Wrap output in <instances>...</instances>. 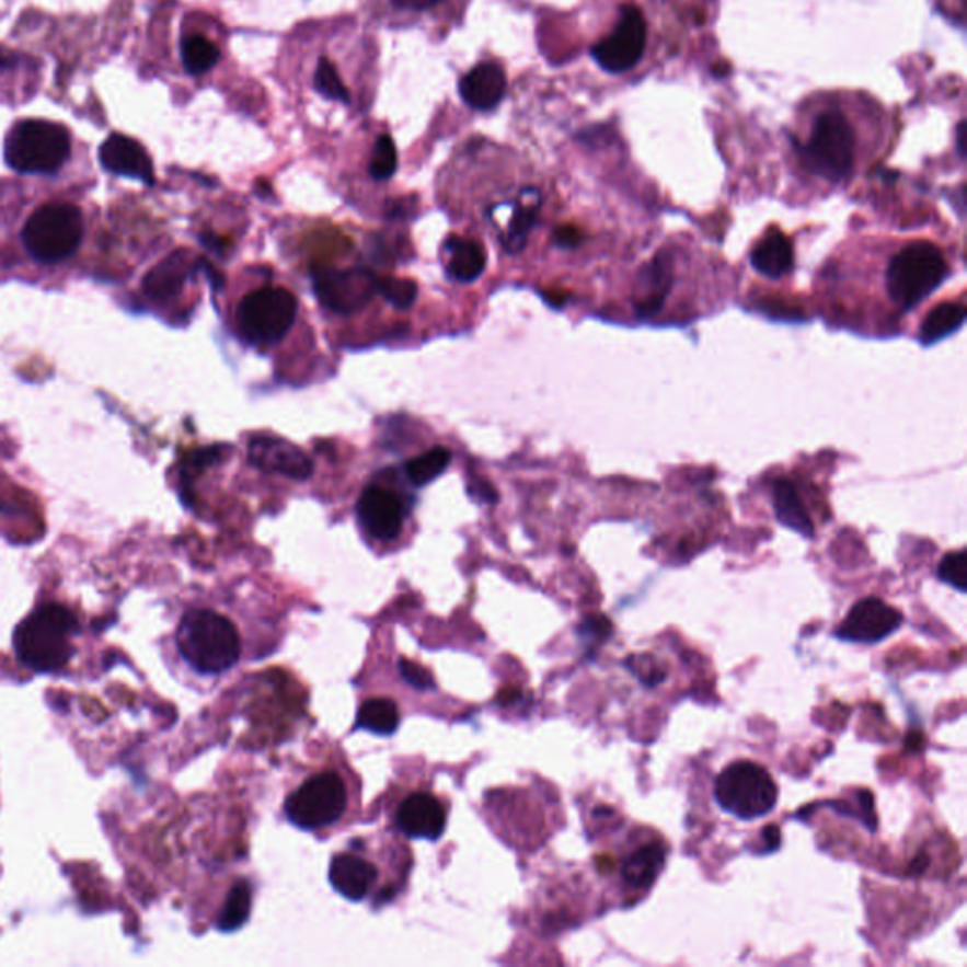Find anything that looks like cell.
I'll list each match as a JSON object with an SVG mask.
<instances>
[{
    "label": "cell",
    "instance_id": "3",
    "mask_svg": "<svg viewBox=\"0 0 967 967\" xmlns=\"http://www.w3.org/2000/svg\"><path fill=\"white\" fill-rule=\"evenodd\" d=\"M805 171L826 182H843L856 161V133L839 108H828L815 117L809 138L799 148Z\"/></svg>",
    "mask_w": 967,
    "mask_h": 967
},
{
    "label": "cell",
    "instance_id": "10",
    "mask_svg": "<svg viewBox=\"0 0 967 967\" xmlns=\"http://www.w3.org/2000/svg\"><path fill=\"white\" fill-rule=\"evenodd\" d=\"M312 288L323 309L341 316L364 310L378 293V276L367 267L320 268Z\"/></svg>",
    "mask_w": 967,
    "mask_h": 967
},
{
    "label": "cell",
    "instance_id": "40",
    "mask_svg": "<svg viewBox=\"0 0 967 967\" xmlns=\"http://www.w3.org/2000/svg\"><path fill=\"white\" fill-rule=\"evenodd\" d=\"M390 2L399 10H406V12H426V10L437 7L442 0H390Z\"/></svg>",
    "mask_w": 967,
    "mask_h": 967
},
{
    "label": "cell",
    "instance_id": "28",
    "mask_svg": "<svg viewBox=\"0 0 967 967\" xmlns=\"http://www.w3.org/2000/svg\"><path fill=\"white\" fill-rule=\"evenodd\" d=\"M182 61L189 74H205L220 61V49L206 36H186L182 42Z\"/></svg>",
    "mask_w": 967,
    "mask_h": 967
},
{
    "label": "cell",
    "instance_id": "39",
    "mask_svg": "<svg viewBox=\"0 0 967 967\" xmlns=\"http://www.w3.org/2000/svg\"><path fill=\"white\" fill-rule=\"evenodd\" d=\"M583 239V231L575 226L557 227L556 231H554V242H556L557 246L567 247V250L580 246Z\"/></svg>",
    "mask_w": 967,
    "mask_h": 967
},
{
    "label": "cell",
    "instance_id": "18",
    "mask_svg": "<svg viewBox=\"0 0 967 967\" xmlns=\"http://www.w3.org/2000/svg\"><path fill=\"white\" fill-rule=\"evenodd\" d=\"M377 867L356 852H341L331 860L330 880L336 893L350 901H361L377 880Z\"/></svg>",
    "mask_w": 967,
    "mask_h": 967
},
{
    "label": "cell",
    "instance_id": "13",
    "mask_svg": "<svg viewBox=\"0 0 967 967\" xmlns=\"http://www.w3.org/2000/svg\"><path fill=\"white\" fill-rule=\"evenodd\" d=\"M247 461L261 473L278 474L291 481H309L314 463L301 448L275 435H254L247 440Z\"/></svg>",
    "mask_w": 967,
    "mask_h": 967
},
{
    "label": "cell",
    "instance_id": "22",
    "mask_svg": "<svg viewBox=\"0 0 967 967\" xmlns=\"http://www.w3.org/2000/svg\"><path fill=\"white\" fill-rule=\"evenodd\" d=\"M666 865V849L664 844L645 843L633 849L622 862L620 875L628 886L635 890H646L654 885L661 870Z\"/></svg>",
    "mask_w": 967,
    "mask_h": 967
},
{
    "label": "cell",
    "instance_id": "37",
    "mask_svg": "<svg viewBox=\"0 0 967 967\" xmlns=\"http://www.w3.org/2000/svg\"><path fill=\"white\" fill-rule=\"evenodd\" d=\"M401 675L411 682L412 687L418 688V690H431L435 687L431 675L424 667L416 666V664L406 661V659H401Z\"/></svg>",
    "mask_w": 967,
    "mask_h": 967
},
{
    "label": "cell",
    "instance_id": "14",
    "mask_svg": "<svg viewBox=\"0 0 967 967\" xmlns=\"http://www.w3.org/2000/svg\"><path fill=\"white\" fill-rule=\"evenodd\" d=\"M406 508L398 494L382 486H367L357 502V518L367 536L393 541L403 531Z\"/></svg>",
    "mask_w": 967,
    "mask_h": 967
},
{
    "label": "cell",
    "instance_id": "20",
    "mask_svg": "<svg viewBox=\"0 0 967 967\" xmlns=\"http://www.w3.org/2000/svg\"><path fill=\"white\" fill-rule=\"evenodd\" d=\"M750 263L756 273L771 280H779L794 267V244L786 234L773 229L756 244L750 254Z\"/></svg>",
    "mask_w": 967,
    "mask_h": 967
},
{
    "label": "cell",
    "instance_id": "30",
    "mask_svg": "<svg viewBox=\"0 0 967 967\" xmlns=\"http://www.w3.org/2000/svg\"><path fill=\"white\" fill-rule=\"evenodd\" d=\"M250 911H252V886L247 885L246 880H239L227 896L218 926L221 932H234L246 924Z\"/></svg>",
    "mask_w": 967,
    "mask_h": 967
},
{
    "label": "cell",
    "instance_id": "23",
    "mask_svg": "<svg viewBox=\"0 0 967 967\" xmlns=\"http://www.w3.org/2000/svg\"><path fill=\"white\" fill-rule=\"evenodd\" d=\"M445 254L448 255L447 273L452 280L469 284L481 278L486 268V252L479 242L450 237L445 242Z\"/></svg>",
    "mask_w": 967,
    "mask_h": 967
},
{
    "label": "cell",
    "instance_id": "29",
    "mask_svg": "<svg viewBox=\"0 0 967 967\" xmlns=\"http://www.w3.org/2000/svg\"><path fill=\"white\" fill-rule=\"evenodd\" d=\"M452 461V453L447 448H433L429 452L412 458L405 467L406 476L414 486H426L435 481L439 474L447 471Z\"/></svg>",
    "mask_w": 967,
    "mask_h": 967
},
{
    "label": "cell",
    "instance_id": "42",
    "mask_svg": "<svg viewBox=\"0 0 967 967\" xmlns=\"http://www.w3.org/2000/svg\"><path fill=\"white\" fill-rule=\"evenodd\" d=\"M966 122H960L958 124V129H956V150L960 153V158H966Z\"/></svg>",
    "mask_w": 967,
    "mask_h": 967
},
{
    "label": "cell",
    "instance_id": "33",
    "mask_svg": "<svg viewBox=\"0 0 967 967\" xmlns=\"http://www.w3.org/2000/svg\"><path fill=\"white\" fill-rule=\"evenodd\" d=\"M395 171H398V148H395V142L390 135H382V137H378L375 148H372L369 172H371L372 179L382 182V180H390Z\"/></svg>",
    "mask_w": 967,
    "mask_h": 967
},
{
    "label": "cell",
    "instance_id": "11",
    "mask_svg": "<svg viewBox=\"0 0 967 967\" xmlns=\"http://www.w3.org/2000/svg\"><path fill=\"white\" fill-rule=\"evenodd\" d=\"M646 49V21L633 4L622 7L611 35L605 36L591 48V57L601 69L611 74H624L637 67Z\"/></svg>",
    "mask_w": 967,
    "mask_h": 967
},
{
    "label": "cell",
    "instance_id": "32",
    "mask_svg": "<svg viewBox=\"0 0 967 967\" xmlns=\"http://www.w3.org/2000/svg\"><path fill=\"white\" fill-rule=\"evenodd\" d=\"M378 293L390 302L391 307L399 310L411 309L416 297L418 286L411 278H395V276H382L378 278Z\"/></svg>",
    "mask_w": 967,
    "mask_h": 967
},
{
    "label": "cell",
    "instance_id": "41",
    "mask_svg": "<svg viewBox=\"0 0 967 967\" xmlns=\"http://www.w3.org/2000/svg\"><path fill=\"white\" fill-rule=\"evenodd\" d=\"M763 838H765V847H768V851H775L776 847L781 844V831L776 826H768L765 830H763Z\"/></svg>",
    "mask_w": 967,
    "mask_h": 967
},
{
    "label": "cell",
    "instance_id": "31",
    "mask_svg": "<svg viewBox=\"0 0 967 967\" xmlns=\"http://www.w3.org/2000/svg\"><path fill=\"white\" fill-rule=\"evenodd\" d=\"M312 88L330 101L352 103L350 90L344 83L343 76L336 69L335 62H331L330 59H322L318 62L314 76H312Z\"/></svg>",
    "mask_w": 967,
    "mask_h": 967
},
{
    "label": "cell",
    "instance_id": "15",
    "mask_svg": "<svg viewBox=\"0 0 967 967\" xmlns=\"http://www.w3.org/2000/svg\"><path fill=\"white\" fill-rule=\"evenodd\" d=\"M395 824L408 838L435 841L447 828V809L439 797L429 792H414L399 805Z\"/></svg>",
    "mask_w": 967,
    "mask_h": 967
},
{
    "label": "cell",
    "instance_id": "2",
    "mask_svg": "<svg viewBox=\"0 0 967 967\" xmlns=\"http://www.w3.org/2000/svg\"><path fill=\"white\" fill-rule=\"evenodd\" d=\"M78 622L62 605H41L14 633V648L21 664L41 672H56L69 664Z\"/></svg>",
    "mask_w": 967,
    "mask_h": 967
},
{
    "label": "cell",
    "instance_id": "6",
    "mask_svg": "<svg viewBox=\"0 0 967 967\" xmlns=\"http://www.w3.org/2000/svg\"><path fill=\"white\" fill-rule=\"evenodd\" d=\"M69 156V130L44 119L15 124L4 142L8 165L23 174H51L67 163Z\"/></svg>",
    "mask_w": 967,
    "mask_h": 967
},
{
    "label": "cell",
    "instance_id": "21",
    "mask_svg": "<svg viewBox=\"0 0 967 967\" xmlns=\"http://www.w3.org/2000/svg\"><path fill=\"white\" fill-rule=\"evenodd\" d=\"M192 255L186 250H179L161 261L158 267L150 270L146 276L145 289L148 296L166 301L171 297L179 296L180 289L184 288L187 278L192 275Z\"/></svg>",
    "mask_w": 967,
    "mask_h": 967
},
{
    "label": "cell",
    "instance_id": "36",
    "mask_svg": "<svg viewBox=\"0 0 967 967\" xmlns=\"http://www.w3.org/2000/svg\"><path fill=\"white\" fill-rule=\"evenodd\" d=\"M226 447H208L200 448V450H195V452L187 458V473H184V479H189L195 473H200V471H205L206 467L214 465V463H218V461L223 458V452H226Z\"/></svg>",
    "mask_w": 967,
    "mask_h": 967
},
{
    "label": "cell",
    "instance_id": "25",
    "mask_svg": "<svg viewBox=\"0 0 967 967\" xmlns=\"http://www.w3.org/2000/svg\"><path fill=\"white\" fill-rule=\"evenodd\" d=\"M539 208H541V197H539L537 189L529 187L521 193L520 203L516 206L515 214L508 221L507 239H505V250L508 254H520L521 250L526 247L529 233L536 227Z\"/></svg>",
    "mask_w": 967,
    "mask_h": 967
},
{
    "label": "cell",
    "instance_id": "9",
    "mask_svg": "<svg viewBox=\"0 0 967 967\" xmlns=\"http://www.w3.org/2000/svg\"><path fill=\"white\" fill-rule=\"evenodd\" d=\"M297 318V299L286 288H260L237 309V330L250 344H276L288 335Z\"/></svg>",
    "mask_w": 967,
    "mask_h": 967
},
{
    "label": "cell",
    "instance_id": "7",
    "mask_svg": "<svg viewBox=\"0 0 967 967\" xmlns=\"http://www.w3.org/2000/svg\"><path fill=\"white\" fill-rule=\"evenodd\" d=\"M82 212L69 203H51L36 210L23 227V242L36 261L57 263L74 254L82 242Z\"/></svg>",
    "mask_w": 967,
    "mask_h": 967
},
{
    "label": "cell",
    "instance_id": "26",
    "mask_svg": "<svg viewBox=\"0 0 967 967\" xmlns=\"http://www.w3.org/2000/svg\"><path fill=\"white\" fill-rule=\"evenodd\" d=\"M964 320H966V309L962 302H941L924 318L920 327V343H940L941 338L960 330Z\"/></svg>",
    "mask_w": 967,
    "mask_h": 967
},
{
    "label": "cell",
    "instance_id": "4",
    "mask_svg": "<svg viewBox=\"0 0 967 967\" xmlns=\"http://www.w3.org/2000/svg\"><path fill=\"white\" fill-rule=\"evenodd\" d=\"M948 276V265L932 242H911L886 268V291L901 310H911L932 296Z\"/></svg>",
    "mask_w": 967,
    "mask_h": 967
},
{
    "label": "cell",
    "instance_id": "8",
    "mask_svg": "<svg viewBox=\"0 0 967 967\" xmlns=\"http://www.w3.org/2000/svg\"><path fill=\"white\" fill-rule=\"evenodd\" d=\"M348 809V786L336 771H320L289 794L284 813L289 822L307 831L338 822Z\"/></svg>",
    "mask_w": 967,
    "mask_h": 967
},
{
    "label": "cell",
    "instance_id": "24",
    "mask_svg": "<svg viewBox=\"0 0 967 967\" xmlns=\"http://www.w3.org/2000/svg\"><path fill=\"white\" fill-rule=\"evenodd\" d=\"M773 503H775L776 518L782 526H786L807 539L815 536L813 520H810L807 508L803 505L802 497L797 494V487L792 482L786 479L775 482Z\"/></svg>",
    "mask_w": 967,
    "mask_h": 967
},
{
    "label": "cell",
    "instance_id": "27",
    "mask_svg": "<svg viewBox=\"0 0 967 967\" xmlns=\"http://www.w3.org/2000/svg\"><path fill=\"white\" fill-rule=\"evenodd\" d=\"M401 713L395 701L372 698L365 701L357 713V727L377 735H391L398 732Z\"/></svg>",
    "mask_w": 967,
    "mask_h": 967
},
{
    "label": "cell",
    "instance_id": "35",
    "mask_svg": "<svg viewBox=\"0 0 967 967\" xmlns=\"http://www.w3.org/2000/svg\"><path fill=\"white\" fill-rule=\"evenodd\" d=\"M625 667L637 677L641 684L645 687H658L666 680L667 671L661 667L658 659L651 654H635L625 659Z\"/></svg>",
    "mask_w": 967,
    "mask_h": 967
},
{
    "label": "cell",
    "instance_id": "12",
    "mask_svg": "<svg viewBox=\"0 0 967 967\" xmlns=\"http://www.w3.org/2000/svg\"><path fill=\"white\" fill-rule=\"evenodd\" d=\"M903 612L878 597H864L852 607L836 630V637L844 643L877 645L903 625Z\"/></svg>",
    "mask_w": 967,
    "mask_h": 967
},
{
    "label": "cell",
    "instance_id": "16",
    "mask_svg": "<svg viewBox=\"0 0 967 967\" xmlns=\"http://www.w3.org/2000/svg\"><path fill=\"white\" fill-rule=\"evenodd\" d=\"M99 158L106 171L127 179L140 180L148 186L153 184V165L150 156L142 145H138L133 138L114 133L104 140Z\"/></svg>",
    "mask_w": 967,
    "mask_h": 967
},
{
    "label": "cell",
    "instance_id": "38",
    "mask_svg": "<svg viewBox=\"0 0 967 967\" xmlns=\"http://www.w3.org/2000/svg\"><path fill=\"white\" fill-rule=\"evenodd\" d=\"M467 490H469V495L476 499V502L494 505L499 499L495 487L490 482L484 481V479H473V482L467 486Z\"/></svg>",
    "mask_w": 967,
    "mask_h": 967
},
{
    "label": "cell",
    "instance_id": "5",
    "mask_svg": "<svg viewBox=\"0 0 967 967\" xmlns=\"http://www.w3.org/2000/svg\"><path fill=\"white\" fill-rule=\"evenodd\" d=\"M714 802L739 820H756L775 809L779 799L773 776L760 763L737 760L722 769L713 790Z\"/></svg>",
    "mask_w": 967,
    "mask_h": 967
},
{
    "label": "cell",
    "instance_id": "19",
    "mask_svg": "<svg viewBox=\"0 0 967 967\" xmlns=\"http://www.w3.org/2000/svg\"><path fill=\"white\" fill-rule=\"evenodd\" d=\"M507 91V78L499 65L481 62L460 82V95L476 111H492L502 103Z\"/></svg>",
    "mask_w": 967,
    "mask_h": 967
},
{
    "label": "cell",
    "instance_id": "17",
    "mask_svg": "<svg viewBox=\"0 0 967 967\" xmlns=\"http://www.w3.org/2000/svg\"><path fill=\"white\" fill-rule=\"evenodd\" d=\"M672 278H675V260L669 250H661L651 263H646L638 275L641 296L635 301V312L641 320L658 316L671 291Z\"/></svg>",
    "mask_w": 967,
    "mask_h": 967
},
{
    "label": "cell",
    "instance_id": "1",
    "mask_svg": "<svg viewBox=\"0 0 967 967\" xmlns=\"http://www.w3.org/2000/svg\"><path fill=\"white\" fill-rule=\"evenodd\" d=\"M176 646L187 666L199 675L233 669L242 654L241 632L233 620L212 609H192L180 620Z\"/></svg>",
    "mask_w": 967,
    "mask_h": 967
},
{
    "label": "cell",
    "instance_id": "34",
    "mask_svg": "<svg viewBox=\"0 0 967 967\" xmlns=\"http://www.w3.org/2000/svg\"><path fill=\"white\" fill-rule=\"evenodd\" d=\"M937 578L941 583L953 586L954 590H967V552L958 550V552H948L943 557L937 567Z\"/></svg>",
    "mask_w": 967,
    "mask_h": 967
}]
</instances>
